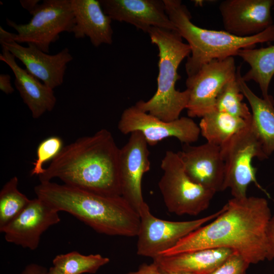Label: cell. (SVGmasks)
Returning a JSON list of instances; mask_svg holds the SVG:
<instances>
[{"label": "cell", "mask_w": 274, "mask_h": 274, "mask_svg": "<svg viewBox=\"0 0 274 274\" xmlns=\"http://www.w3.org/2000/svg\"><path fill=\"white\" fill-rule=\"evenodd\" d=\"M224 206V211L211 223L160 255L224 248L237 253L250 264L268 260L267 230L272 215L267 200L256 196L233 197Z\"/></svg>", "instance_id": "6da1fadb"}, {"label": "cell", "mask_w": 274, "mask_h": 274, "mask_svg": "<svg viewBox=\"0 0 274 274\" xmlns=\"http://www.w3.org/2000/svg\"><path fill=\"white\" fill-rule=\"evenodd\" d=\"M119 151L111 132L101 129L64 146L39 180L58 178L64 184L94 193L121 195Z\"/></svg>", "instance_id": "7a4b0ae2"}, {"label": "cell", "mask_w": 274, "mask_h": 274, "mask_svg": "<svg viewBox=\"0 0 274 274\" xmlns=\"http://www.w3.org/2000/svg\"><path fill=\"white\" fill-rule=\"evenodd\" d=\"M37 197L58 212H67L96 232L111 236H136L141 219L121 195L100 194L51 181L34 188Z\"/></svg>", "instance_id": "3957f363"}, {"label": "cell", "mask_w": 274, "mask_h": 274, "mask_svg": "<svg viewBox=\"0 0 274 274\" xmlns=\"http://www.w3.org/2000/svg\"><path fill=\"white\" fill-rule=\"evenodd\" d=\"M166 12L177 31L189 45L191 53L185 64L188 77L196 74L204 64L216 59L237 56L242 49L274 41V24L263 31L239 37L223 30L201 28L191 21L190 13L180 0H163Z\"/></svg>", "instance_id": "277c9868"}, {"label": "cell", "mask_w": 274, "mask_h": 274, "mask_svg": "<svg viewBox=\"0 0 274 274\" xmlns=\"http://www.w3.org/2000/svg\"><path fill=\"white\" fill-rule=\"evenodd\" d=\"M148 33L159 50L157 90L149 100H140L134 105L162 120L172 121L180 118L188 102V91L178 90L175 85L180 78L178 67L189 56L190 48L177 31L152 27Z\"/></svg>", "instance_id": "5b68a950"}, {"label": "cell", "mask_w": 274, "mask_h": 274, "mask_svg": "<svg viewBox=\"0 0 274 274\" xmlns=\"http://www.w3.org/2000/svg\"><path fill=\"white\" fill-rule=\"evenodd\" d=\"M160 166L163 175L158 187L169 212L196 216L208 208L216 193L190 179L178 152L167 151Z\"/></svg>", "instance_id": "8992f818"}, {"label": "cell", "mask_w": 274, "mask_h": 274, "mask_svg": "<svg viewBox=\"0 0 274 274\" xmlns=\"http://www.w3.org/2000/svg\"><path fill=\"white\" fill-rule=\"evenodd\" d=\"M225 165L223 189H229L234 198L247 196L251 183L266 192L256 179V168L253 166L254 158L267 159L261 145L249 124L220 146Z\"/></svg>", "instance_id": "52a82bcc"}, {"label": "cell", "mask_w": 274, "mask_h": 274, "mask_svg": "<svg viewBox=\"0 0 274 274\" xmlns=\"http://www.w3.org/2000/svg\"><path fill=\"white\" fill-rule=\"evenodd\" d=\"M31 15V20L26 24L6 19L7 24L17 31L14 41L31 44L49 53L50 45L59 39L61 33L72 32L74 17L71 0H44Z\"/></svg>", "instance_id": "ba28073f"}, {"label": "cell", "mask_w": 274, "mask_h": 274, "mask_svg": "<svg viewBox=\"0 0 274 274\" xmlns=\"http://www.w3.org/2000/svg\"><path fill=\"white\" fill-rule=\"evenodd\" d=\"M199 219L185 221L160 219L151 213L148 205L139 213L141 222L137 235L136 253L153 259L175 246L181 239L212 221L225 210Z\"/></svg>", "instance_id": "9c48e42d"}, {"label": "cell", "mask_w": 274, "mask_h": 274, "mask_svg": "<svg viewBox=\"0 0 274 274\" xmlns=\"http://www.w3.org/2000/svg\"><path fill=\"white\" fill-rule=\"evenodd\" d=\"M118 128L124 134L139 132L150 146L170 137L176 138L184 144H190L196 142L200 134L199 125L190 117H181L165 121L141 110L135 105L123 111Z\"/></svg>", "instance_id": "30bf717a"}, {"label": "cell", "mask_w": 274, "mask_h": 274, "mask_svg": "<svg viewBox=\"0 0 274 274\" xmlns=\"http://www.w3.org/2000/svg\"><path fill=\"white\" fill-rule=\"evenodd\" d=\"M233 57L213 60L188 77L186 89L189 94L186 107L189 117H202L215 110L217 98L223 87L237 76Z\"/></svg>", "instance_id": "8fae6325"}, {"label": "cell", "mask_w": 274, "mask_h": 274, "mask_svg": "<svg viewBox=\"0 0 274 274\" xmlns=\"http://www.w3.org/2000/svg\"><path fill=\"white\" fill-rule=\"evenodd\" d=\"M148 146L142 134L136 131L130 133L127 142L119 151L121 195L139 214L148 206L142 189L143 177L151 166Z\"/></svg>", "instance_id": "7c38bea8"}, {"label": "cell", "mask_w": 274, "mask_h": 274, "mask_svg": "<svg viewBox=\"0 0 274 274\" xmlns=\"http://www.w3.org/2000/svg\"><path fill=\"white\" fill-rule=\"evenodd\" d=\"M58 213L37 197L30 199L23 210L0 231L7 242L35 250L39 247L43 233L60 222Z\"/></svg>", "instance_id": "4fadbf2b"}, {"label": "cell", "mask_w": 274, "mask_h": 274, "mask_svg": "<svg viewBox=\"0 0 274 274\" xmlns=\"http://www.w3.org/2000/svg\"><path fill=\"white\" fill-rule=\"evenodd\" d=\"M274 0H224L219 6L226 31L237 37L257 35L271 25Z\"/></svg>", "instance_id": "5bb4252c"}, {"label": "cell", "mask_w": 274, "mask_h": 274, "mask_svg": "<svg viewBox=\"0 0 274 274\" xmlns=\"http://www.w3.org/2000/svg\"><path fill=\"white\" fill-rule=\"evenodd\" d=\"M178 153L192 181L215 193L224 191L225 165L220 146L209 142L198 146L184 144Z\"/></svg>", "instance_id": "9a60e30c"}, {"label": "cell", "mask_w": 274, "mask_h": 274, "mask_svg": "<svg viewBox=\"0 0 274 274\" xmlns=\"http://www.w3.org/2000/svg\"><path fill=\"white\" fill-rule=\"evenodd\" d=\"M0 43L22 62L29 73L52 89L63 83L67 65L73 59L67 48L50 55L31 44L24 47L13 40Z\"/></svg>", "instance_id": "2e32d148"}, {"label": "cell", "mask_w": 274, "mask_h": 274, "mask_svg": "<svg viewBox=\"0 0 274 274\" xmlns=\"http://www.w3.org/2000/svg\"><path fill=\"white\" fill-rule=\"evenodd\" d=\"M112 20L125 22L146 33L152 27L177 31L163 0H99Z\"/></svg>", "instance_id": "e0dca14e"}, {"label": "cell", "mask_w": 274, "mask_h": 274, "mask_svg": "<svg viewBox=\"0 0 274 274\" xmlns=\"http://www.w3.org/2000/svg\"><path fill=\"white\" fill-rule=\"evenodd\" d=\"M74 17L72 33L76 39L89 38L95 47L113 43L112 19L99 0H71Z\"/></svg>", "instance_id": "ac0fdd59"}, {"label": "cell", "mask_w": 274, "mask_h": 274, "mask_svg": "<svg viewBox=\"0 0 274 274\" xmlns=\"http://www.w3.org/2000/svg\"><path fill=\"white\" fill-rule=\"evenodd\" d=\"M0 60L6 63L15 75V85L23 102L33 118L37 119L54 108L56 98L53 89L42 83L39 79L21 68L15 57L2 47Z\"/></svg>", "instance_id": "d6986e66"}, {"label": "cell", "mask_w": 274, "mask_h": 274, "mask_svg": "<svg viewBox=\"0 0 274 274\" xmlns=\"http://www.w3.org/2000/svg\"><path fill=\"white\" fill-rule=\"evenodd\" d=\"M233 251L228 248H210L169 256H159L153 259L159 268L168 272L209 274Z\"/></svg>", "instance_id": "ffe728a7"}, {"label": "cell", "mask_w": 274, "mask_h": 274, "mask_svg": "<svg viewBox=\"0 0 274 274\" xmlns=\"http://www.w3.org/2000/svg\"><path fill=\"white\" fill-rule=\"evenodd\" d=\"M237 78L241 92L251 109V126L256 134L263 152L268 158L274 152V100L258 97L249 88L237 68Z\"/></svg>", "instance_id": "44dd1931"}, {"label": "cell", "mask_w": 274, "mask_h": 274, "mask_svg": "<svg viewBox=\"0 0 274 274\" xmlns=\"http://www.w3.org/2000/svg\"><path fill=\"white\" fill-rule=\"evenodd\" d=\"M237 56L250 66L242 76L245 82L253 81L259 86L262 98L268 99L270 81L274 76V45L260 48H246L239 50Z\"/></svg>", "instance_id": "7402d4cb"}, {"label": "cell", "mask_w": 274, "mask_h": 274, "mask_svg": "<svg viewBox=\"0 0 274 274\" xmlns=\"http://www.w3.org/2000/svg\"><path fill=\"white\" fill-rule=\"evenodd\" d=\"M250 123L215 110L203 116L198 125L207 142L220 147Z\"/></svg>", "instance_id": "603a6c76"}, {"label": "cell", "mask_w": 274, "mask_h": 274, "mask_svg": "<svg viewBox=\"0 0 274 274\" xmlns=\"http://www.w3.org/2000/svg\"><path fill=\"white\" fill-rule=\"evenodd\" d=\"M109 262V258L99 254L85 255L77 251L57 255L52 261L61 274L94 273Z\"/></svg>", "instance_id": "cb8c5ba5"}, {"label": "cell", "mask_w": 274, "mask_h": 274, "mask_svg": "<svg viewBox=\"0 0 274 274\" xmlns=\"http://www.w3.org/2000/svg\"><path fill=\"white\" fill-rule=\"evenodd\" d=\"M18 179L14 176L0 191V229L17 216L30 201L18 190Z\"/></svg>", "instance_id": "d4e9b609"}, {"label": "cell", "mask_w": 274, "mask_h": 274, "mask_svg": "<svg viewBox=\"0 0 274 274\" xmlns=\"http://www.w3.org/2000/svg\"><path fill=\"white\" fill-rule=\"evenodd\" d=\"M244 97L236 76L221 90L216 99L215 110L251 122L252 114L246 104L243 102Z\"/></svg>", "instance_id": "484cf974"}, {"label": "cell", "mask_w": 274, "mask_h": 274, "mask_svg": "<svg viewBox=\"0 0 274 274\" xmlns=\"http://www.w3.org/2000/svg\"><path fill=\"white\" fill-rule=\"evenodd\" d=\"M63 147L62 139L57 136H51L42 141L37 147V158L33 162L30 175H41L44 171V164L54 159Z\"/></svg>", "instance_id": "4316f807"}, {"label": "cell", "mask_w": 274, "mask_h": 274, "mask_svg": "<svg viewBox=\"0 0 274 274\" xmlns=\"http://www.w3.org/2000/svg\"><path fill=\"white\" fill-rule=\"evenodd\" d=\"M250 264L235 252L209 274H246Z\"/></svg>", "instance_id": "83f0119b"}, {"label": "cell", "mask_w": 274, "mask_h": 274, "mask_svg": "<svg viewBox=\"0 0 274 274\" xmlns=\"http://www.w3.org/2000/svg\"><path fill=\"white\" fill-rule=\"evenodd\" d=\"M267 236L268 246V260H270L274 259V214L268 223Z\"/></svg>", "instance_id": "f1b7e54d"}, {"label": "cell", "mask_w": 274, "mask_h": 274, "mask_svg": "<svg viewBox=\"0 0 274 274\" xmlns=\"http://www.w3.org/2000/svg\"><path fill=\"white\" fill-rule=\"evenodd\" d=\"M127 274H160L158 265L153 261L150 264H141L137 270L128 272Z\"/></svg>", "instance_id": "f546056e"}, {"label": "cell", "mask_w": 274, "mask_h": 274, "mask_svg": "<svg viewBox=\"0 0 274 274\" xmlns=\"http://www.w3.org/2000/svg\"><path fill=\"white\" fill-rule=\"evenodd\" d=\"M20 274H49V269L38 264L30 263Z\"/></svg>", "instance_id": "4dcf8cb0"}, {"label": "cell", "mask_w": 274, "mask_h": 274, "mask_svg": "<svg viewBox=\"0 0 274 274\" xmlns=\"http://www.w3.org/2000/svg\"><path fill=\"white\" fill-rule=\"evenodd\" d=\"M0 89L7 94H11L14 91L11 82V76L9 74L0 75Z\"/></svg>", "instance_id": "1f68e13d"}, {"label": "cell", "mask_w": 274, "mask_h": 274, "mask_svg": "<svg viewBox=\"0 0 274 274\" xmlns=\"http://www.w3.org/2000/svg\"><path fill=\"white\" fill-rule=\"evenodd\" d=\"M40 0H20L22 8L28 11L31 14L39 4Z\"/></svg>", "instance_id": "d6a6232c"}, {"label": "cell", "mask_w": 274, "mask_h": 274, "mask_svg": "<svg viewBox=\"0 0 274 274\" xmlns=\"http://www.w3.org/2000/svg\"><path fill=\"white\" fill-rule=\"evenodd\" d=\"M49 274H61L54 267L52 266L49 269Z\"/></svg>", "instance_id": "836d02e7"}, {"label": "cell", "mask_w": 274, "mask_h": 274, "mask_svg": "<svg viewBox=\"0 0 274 274\" xmlns=\"http://www.w3.org/2000/svg\"><path fill=\"white\" fill-rule=\"evenodd\" d=\"M160 274H191V273H181V272H168L162 270L160 269Z\"/></svg>", "instance_id": "e575fe53"}, {"label": "cell", "mask_w": 274, "mask_h": 274, "mask_svg": "<svg viewBox=\"0 0 274 274\" xmlns=\"http://www.w3.org/2000/svg\"><path fill=\"white\" fill-rule=\"evenodd\" d=\"M272 10H274V6H273Z\"/></svg>", "instance_id": "d590c367"}]
</instances>
